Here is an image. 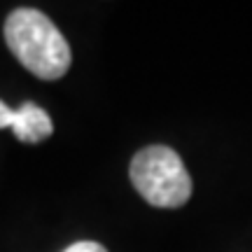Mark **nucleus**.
I'll return each instance as SVG.
<instances>
[{"instance_id": "3", "label": "nucleus", "mask_w": 252, "mask_h": 252, "mask_svg": "<svg viewBox=\"0 0 252 252\" xmlns=\"http://www.w3.org/2000/svg\"><path fill=\"white\" fill-rule=\"evenodd\" d=\"M9 128L21 143H40L54 133V124L49 115L35 103H24L19 110H12Z\"/></svg>"}, {"instance_id": "1", "label": "nucleus", "mask_w": 252, "mask_h": 252, "mask_svg": "<svg viewBox=\"0 0 252 252\" xmlns=\"http://www.w3.org/2000/svg\"><path fill=\"white\" fill-rule=\"evenodd\" d=\"M5 40L17 61L40 80H59L70 68V47L40 9H14L5 21Z\"/></svg>"}, {"instance_id": "5", "label": "nucleus", "mask_w": 252, "mask_h": 252, "mask_svg": "<svg viewBox=\"0 0 252 252\" xmlns=\"http://www.w3.org/2000/svg\"><path fill=\"white\" fill-rule=\"evenodd\" d=\"M9 122H12V108L0 100V128H9Z\"/></svg>"}, {"instance_id": "2", "label": "nucleus", "mask_w": 252, "mask_h": 252, "mask_svg": "<svg viewBox=\"0 0 252 252\" xmlns=\"http://www.w3.org/2000/svg\"><path fill=\"white\" fill-rule=\"evenodd\" d=\"M131 182L138 194L157 208H180L191 196V178L175 150L150 145L131 161Z\"/></svg>"}, {"instance_id": "4", "label": "nucleus", "mask_w": 252, "mask_h": 252, "mask_svg": "<svg viewBox=\"0 0 252 252\" xmlns=\"http://www.w3.org/2000/svg\"><path fill=\"white\" fill-rule=\"evenodd\" d=\"M63 252H108L100 243L96 241H80V243H72L70 248H65Z\"/></svg>"}]
</instances>
